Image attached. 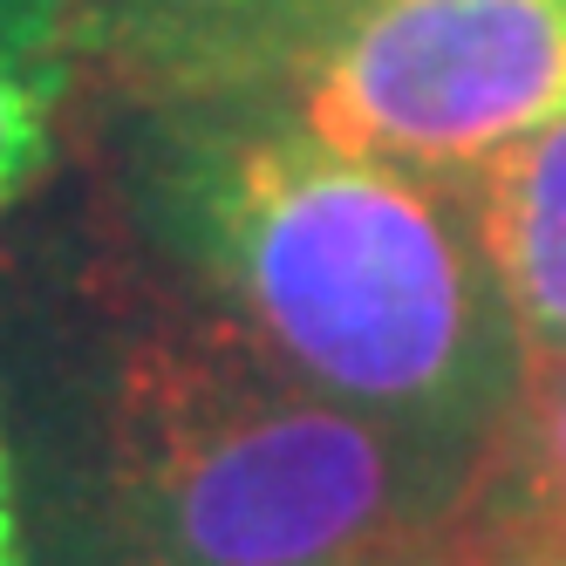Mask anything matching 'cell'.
<instances>
[{
  "label": "cell",
  "mask_w": 566,
  "mask_h": 566,
  "mask_svg": "<svg viewBox=\"0 0 566 566\" xmlns=\"http://www.w3.org/2000/svg\"><path fill=\"white\" fill-rule=\"evenodd\" d=\"M144 191L212 314L301 382L451 451H492L525 361L478 232L430 178L301 116L219 109L157 137Z\"/></svg>",
  "instance_id": "6da1fadb"
},
{
  "label": "cell",
  "mask_w": 566,
  "mask_h": 566,
  "mask_svg": "<svg viewBox=\"0 0 566 566\" xmlns=\"http://www.w3.org/2000/svg\"><path fill=\"white\" fill-rule=\"evenodd\" d=\"M484 458L348 410L226 314H144L90 402V499L116 566H430Z\"/></svg>",
  "instance_id": "7a4b0ae2"
},
{
  "label": "cell",
  "mask_w": 566,
  "mask_h": 566,
  "mask_svg": "<svg viewBox=\"0 0 566 566\" xmlns=\"http://www.w3.org/2000/svg\"><path fill=\"white\" fill-rule=\"evenodd\" d=\"M294 116L430 185L566 116V0H342L301 49Z\"/></svg>",
  "instance_id": "3957f363"
},
{
  "label": "cell",
  "mask_w": 566,
  "mask_h": 566,
  "mask_svg": "<svg viewBox=\"0 0 566 566\" xmlns=\"http://www.w3.org/2000/svg\"><path fill=\"white\" fill-rule=\"evenodd\" d=\"M471 232L512 314L518 361L566 355V116L471 178ZM525 382V376H518Z\"/></svg>",
  "instance_id": "277c9868"
},
{
  "label": "cell",
  "mask_w": 566,
  "mask_h": 566,
  "mask_svg": "<svg viewBox=\"0 0 566 566\" xmlns=\"http://www.w3.org/2000/svg\"><path fill=\"white\" fill-rule=\"evenodd\" d=\"M478 518L484 533L566 546V355L546 369H525L512 417L484 451Z\"/></svg>",
  "instance_id": "5b68a950"
},
{
  "label": "cell",
  "mask_w": 566,
  "mask_h": 566,
  "mask_svg": "<svg viewBox=\"0 0 566 566\" xmlns=\"http://www.w3.org/2000/svg\"><path fill=\"white\" fill-rule=\"evenodd\" d=\"M69 0H0V219L42 185L69 96Z\"/></svg>",
  "instance_id": "8992f818"
},
{
  "label": "cell",
  "mask_w": 566,
  "mask_h": 566,
  "mask_svg": "<svg viewBox=\"0 0 566 566\" xmlns=\"http://www.w3.org/2000/svg\"><path fill=\"white\" fill-rule=\"evenodd\" d=\"M458 566H566L559 539H512V533H484L464 546Z\"/></svg>",
  "instance_id": "52a82bcc"
},
{
  "label": "cell",
  "mask_w": 566,
  "mask_h": 566,
  "mask_svg": "<svg viewBox=\"0 0 566 566\" xmlns=\"http://www.w3.org/2000/svg\"><path fill=\"white\" fill-rule=\"evenodd\" d=\"M0 566H21V505H14V464L0 437Z\"/></svg>",
  "instance_id": "ba28073f"
},
{
  "label": "cell",
  "mask_w": 566,
  "mask_h": 566,
  "mask_svg": "<svg viewBox=\"0 0 566 566\" xmlns=\"http://www.w3.org/2000/svg\"><path fill=\"white\" fill-rule=\"evenodd\" d=\"M69 8H75V0H69Z\"/></svg>",
  "instance_id": "9c48e42d"
}]
</instances>
